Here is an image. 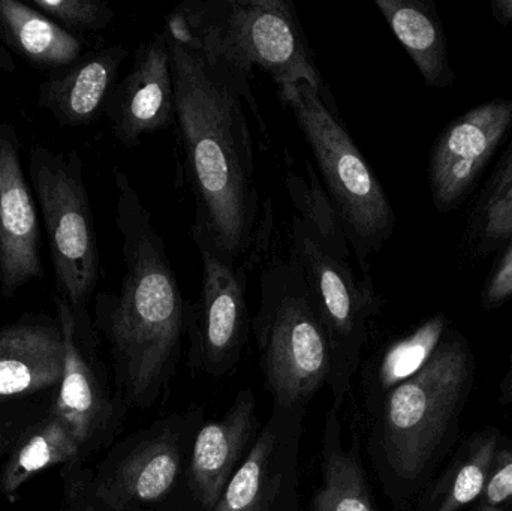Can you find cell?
I'll use <instances>...</instances> for the list:
<instances>
[{
  "label": "cell",
  "instance_id": "6da1fadb",
  "mask_svg": "<svg viewBox=\"0 0 512 511\" xmlns=\"http://www.w3.org/2000/svg\"><path fill=\"white\" fill-rule=\"evenodd\" d=\"M176 126L195 200L192 239L227 263L248 258L258 236L255 153L242 95L168 35Z\"/></svg>",
  "mask_w": 512,
  "mask_h": 511
},
{
  "label": "cell",
  "instance_id": "7a4b0ae2",
  "mask_svg": "<svg viewBox=\"0 0 512 511\" xmlns=\"http://www.w3.org/2000/svg\"><path fill=\"white\" fill-rule=\"evenodd\" d=\"M113 179L125 272L119 294L98 297L99 321L126 399L134 407L150 408L176 375L191 303L128 174L116 167Z\"/></svg>",
  "mask_w": 512,
  "mask_h": 511
},
{
  "label": "cell",
  "instance_id": "3957f363",
  "mask_svg": "<svg viewBox=\"0 0 512 511\" xmlns=\"http://www.w3.org/2000/svg\"><path fill=\"white\" fill-rule=\"evenodd\" d=\"M475 380L471 344L450 327L415 377L364 405L367 453L394 510H414L453 452Z\"/></svg>",
  "mask_w": 512,
  "mask_h": 511
},
{
  "label": "cell",
  "instance_id": "277c9868",
  "mask_svg": "<svg viewBox=\"0 0 512 511\" xmlns=\"http://www.w3.org/2000/svg\"><path fill=\"white\" fill-rule=\"evenodd\" d=\"M165 30L230 81L262 132L264 119L252 90L255 69L277 87L307 83L336 105L288 0H185L168 14Z\"/></svg>",
  "mask_w": 512,
  "mask_h": 511
},
{
  "label": "cell",
  "instance_id": "5b68a950",
  "mask_svg": "<svg viewBox=\"0 0 512 511\" xmlns=\"http://www.w3.org/2000/svg\"><path fill=\"white\" fill-rule=\"evenodd\" d=\"M252 332L273 407H307L330 377L331 344L306 275L291 254L271 255L262 264Z\"/></svg>",
  "mask_w": 512,
  "mask_h": 511
},
{
  "label": "cell",
  "instance_id": "8992f818",
  "mask_svg": "<svg viewBox=\"0 0 512 511\" xmlns=\"http://www.w3.org/2000/svg\"><path fill=\"white\" fill-rule=\"evenodd\" d=\"M316 162L318 177L333 201L352 255L364 275L369 260L393 237L396 216L378 176L343 125L336 105L307 83L279 87Z\"/></svg>",
  "mask_w": 512,
  "mask_h": 511
},
{
  "label": "cell",
  "instance_id": "52a82bcc",
  "mask_svg": "<svg viewBox=\"0 0 512 511\" xmlns=\"http://www.w3.org/2000/svg\"><path fill=\"white\" fill-rule=\"evenodd\" d=\"M29 177L44 219L59 297L83 308L99 281L101 255L83 159L78 152L29 149Z\"/></svg>",
  "mask_w": 512,
  "mask_h": 511
},
{
  "label": "cell",
  "instance_id": "ba28073f",
  "mask_svg": "<svg viewBox=\"0 0 512 511\" xmlns=\"http://www.w3.org/2000/svg\"><path fill=\"white\" fill-rule=\"evenodd\" d=\"M298 261L324 320L331 344V371L327 380L333 405L342 410L352 380L363 365L370 327L382 309V297L372 276L358 278L351 261L331 254L294 213L291 252Z\"/></svg>",
  "mask_w": 512,
  "mask_h": 511
},
{
  "label": "cell",
  "instance_id": "9c48e42d",
  "mask_svg": "<svg viewBox=\"0 0 512 511\" xmlns=\"http://www.w3.org/2000/svg\"><path fill=\"white\" fill-rule=\"evenodd\" d=\"M265 221L242 266L227 263L210 251L201 240H194L203 264V282L197 303L189 312V366L212 378L236 371L252 332L248 306V269L261 252Z\"/></svg>",
  "mask_w": 512,
  "mask_h": 511
},
{
  "label": "cell",
  "instance_id": "30bf717a",
  "mask_svg": "<svg viewBox=\"0 0 512 511\" xmlns=\"http://www.w3.org/2000/svg\"><path fill=\"white\" fill-rule=\"evenodd\" d=\"M204 411L192 407L168 413L138 432L102 477L96 495L114 510L159 503L173 492L188 471L192 443L203 426Z\"/></svg>",
  "mask_w": 512,
  "mask_h": 511
},
{
  "label": "cell",
  "instance_id": "8fae6325",
  "mask_svg": "<svg viewBox=\"0 0 512 511\" xmlns=\"http://www.w3.org/2000/svg\"><path fill=\"white\" fill-rule=\"evenodd\" d=\"M307 407H273L213 511H301L300 446Z\"/></svg>",
  "mask_w": 512,
  "mask_h": 511
},
{
  "label": "cell",
  "instance_id": "7c38bea8",
  "mask_svg": "<svg viewBox=\"0 0 512 511\" xmlns=\"http://www.w3.org/2000/svg\"><path fill=\"white\" fill-rule=\"evenodd\" d=\"M512 128V98L477 105L445 126L430 156L433 204L441 213L460 206Z\"/></svg>",
  "mask_w": 512,
  "mask_h": 511
},
{
  "label": "cell",
  "instance_id": "4fadbf2b",
  "mask_svg": "<svg viewBox=\"0 0 512 511\" xmlns=\"http://www.w3.org/2000/svg\"><path fill=\"white\" fill-rule=\"evenodd\" d=\"M104 114L114 137L126 147L138 146L144 135L176 125L167 30L141 42L128 75L114 87Z\"/></svg>",
  "mask_w": 512,
  "mask_h": 511
},
{
  "label": "cell",
  "instance_id": "5bb4252c",
  "mask_svg": "<svg viewBox=\"0 0 512 511\" xmlns=\"http://www.w3.org/2000/svg\"><path fill=\"white\" fill-rule=\"evenodd\" d=\"M20 149L14 126L0 120V290L5 297L44 276L38 204L24 176Z\"/></svg>",
  "mask_w": 512,
  "mask_h": 511
},
{
  "label": "cell",
  "instance_id": "9a60e30c",
  "mask_svg": "<svg viewBox=\"0 0 512 511\" xmlns=\"http://www.w3.org/2000/svg\"><path fill=\"white\" fill-rule=\"evenodd\" d=\"M254 392L240 390L221 419L198 429L188 464V485L201 509L213 511L254 447L262 426Z\"/></svg>",
  "mask_w": 512,
  "mask_h": 511
},
{
  "label": "cell",
  "instance_id": "2e32d148",
  "mask_svg": "<svg viewBox=\"0 0 512 511\" xmlns=\"http://www.w3.org/2000/svg\"><path fill=\"white\" fill-rule=\"evenodd\" d=\"M129 50L108 45L83 54L77 62L51 72L39 87L38 105L60 126L75 128L96 122L117 86V75Z\"/></svg>",
  "mask_w": 512,
  "mask_h": 511
},
{
  "label": "cell",
  "instance_id": "e0dca14e",
  "mask_svg": "<svg viewBox=\"0 0 512 511\" xmlns=\"http://www.w3.org/2000/svg\"><path fill=\"white\" fill-rule=\"evenodd\" d=\"M56 303L65 347L56 417L65 423L78 444L83 446L107 428L113 419V404L104 398L98 377L78 347L74 308L62 297Z\"/></svg>",
  "mask_w": 512,
  "mask_h": 511
},
{
  "label": "cell",
  "instance_id": "ac0fdd59",
  "mask_svg": "<svg viewBox=\"0 0 512 511\" xmlns=\"http://www.w3.org/2000/svg\"><path fill=\"white\" fill-rule=\"evenodd\" d=\"M62 332L45 324H14L0 329V398L27 395L62 378Z\"/></svg>",
  "mask_w": 512,
  "mask_h": 511
},
{
  "label": "cell",
  "instance_id": "d6986e66",
  "mask_svg": "<svg viewBox=\"0 0 512 511\" xmlns=\"http://www.w3.org/2000/svg\"><path fill=\"white\" fill-rule=\"evenodd\" d=\"M337 408L325 413L322 431V482L310 511H379L361 458L360 438L345 440Z\"/></svg>",
  "mask_w": 512,
  "mask_h": 511
},
{
  "label": "cell",
  "instance_id": "ffe728a7",
  "mask_svg": "<svg viewBox=\"0 0 512 511\" xmlns=\"http://www.w3.org/2000/svg\"><path fill=\"white\" fill-rule=\"evenodd\" d=\"M376 8L417 66L427 86H453L447 36L435 3L424 0H375Z\"/></svg>",
  "mask_w": 512,
  "mask_h": 511
},
{
  "label": "cell",
  "instance_id": "44dd1931",
  "mask_svg": "<svg viewBox=\"0 0 512 511\" xmlns=\"http://www.w3.org/2000/svg\"><path fill=\"white\" fill-rule=\"evenodd\" d=\"M502 431L477 429L454 450L447 467L429 483L414 511H465L483 494Z\"/></svg>",
  "mask_w": 512,
  "mask_h": 511
},
{
  "label": "cell",
  "instance_id": "7402d4cb",
  "mask_svg": "<svg viewBox=\"0 0 512 511\" xmlns=\"http://www.w3.org/2000/svg\"><path fill=\"white\" fill-rule=\"evenodd\" d=\"M0 42L33 68L50 74L84 54V42L77 35L18 0H0Z\"/></svg>",
  "mask_w": 512,
  "mask_h": 511
},
{
  "label": "cell",
  "instance_id": "603a6c76",
  "mask_svg": "<svg viewBox=\"0 0 512 511\" xmlns=\"http://www.w3.org/2000/svg\"><path fill=\"white\" fill-rule=\"evenodd\" d=\"M450 329L444 312L432 315L414 332L388 344L381 353L361 365L364 405L378 401L406 383L427 365Z\"/></svg>",
  "mask_w": 512,
  "mask_h": 511
},
{
  "label": "cell",
  "instance_id": "cb8c5ba5",
  "mask_svg": "<svg viewBox=\"0 0 512 511\" xmlns=\"http://www.w3.org/2000/svg\"><path fill=\"white\" fill-rule=\"evenodd\" d=\"M306 167L307 176L286 171V191L297 209V215L331 254L351 261L352 249L342 219L309 161H306Z\"/></svg>",
  "mask_w": 512,
  "mask_h": 511
},
{
  "label": "cell",
  "instance_id": "d4e9b609",
  "mask_svg": "<svg viewBox=\"0 0 512 511\" xmlns=\"http://www.w3.org/2000/svg\"><path fill=\"white\" fill-rule=\"evenodd\" d=\"M80 447L65 423L54 416L39 426L9 458L0 482L2 491L6 495L14 494L30 477L45 468L77 458Z\"/></svg>",
  "mask_w": 512,
  "mask_h": 511
},
{
  "label": "cell",
  "instance_id": "484cf974",
  "mask_svg": "<svg viewBox=\"0 0 512 511\" xmlns=\"http://www.w3.org/2000/svg\"><path fill=\"white\" fill-rule=\"evenodd\" d=\"M29 3L77 36L105 29L114 18L111 6L98 0H30Z\"/></svg>",
  "mask_w": 512,
  "mask_h": 511
},
{
  "label": "cell",
  "instance_id": "4316f807",
  "mask_svg": "<svg viewBox=\"0 0 512 511\" xmlns=\"http://www.w3.org/2000/svg\"><path fill=\"white\" fill-rule=\"evenodd\" d=\"M471 236L475 252L481 257L498 251L504 243L512 240V189L472 216Z\"/></svg>",
  "mask_w": 512,
  "mask_h": 511
},
{
  "label": "cell",
  "instance_id": "83f0119b",
  "mask_svg": "<svg viewBox=\"0 0 512 511\" xmlns=\"http://www.w3.org/2000/svg\"><path fill=\"white\" fill-rule=\"evenodd\" d=\"M477 504L512 511V440L504 432L499 438L489 477Z\"/></svg>",
  "mask_w": 512,
  "mask_h": 511
},
{
  "label": "cell",
  "instance_id": "f1b7e54d",
  "mask_svg": "<svg viewBox=\"0 0 512 511\" xmlns=\"http://www.w3.org/2000/svg\"><path fill=\"white\" fill-rule=\"evenodd\" d=\"M512 299V240L490 273L481 293V303L486 311L501 308Z\"/></svg>",
  "mask_w": 512,
  "mask_h": 511
},
{
  "label": "cell",
  "instance_id": "f546056e",
  "mask_svg": "<svg viewBox=\"0 0 512 511\" xmlns=\"http://www.w3.org/2000/svg\"><path fill=\"white\" fill-rule=\"evenodd\" d=\"M510 189H512V146L505 153L504 161L499 164L493 176L490 177L489 183H487L483 195H481L480 201H478L475 212L486 209L490 204L504 197Z\"/></svg>",
  "mask_w": 512,
  "mask_h": 511
},
{
  "label": "cell",
  "instance_id": "4dcf8cb0",
  "mask_svg": "<svg viewBox=\"0 0 512 511\" xmlns=\"http://www.w3.org/2000/svg\"><path fill=\"white\" fill-rule=\"evenodd\" d=\"M493 18L502 26L512 24V0H493L490 3Z\"/></svg>",
  "mask_w": 512,
  "mask_h": 511
},
{
  "label": "cell",
  "instance_id": "1f68e13d",
  "mask_svg": "<svg viewBox=\"0 0 512 511\" xmlns=\"http://www.w3.org/2000/svg\"><path fill=\"white\" fill-rule=\"evenodd\" d=\"M499 402L502 405H512V353L504 380H502L501 386H499Z\"/></svg>",
  "mask_w": 512,
  "mask_h": 511
},
{
  "label": "cell",
  "instance_id": "d6a6232c",
  "mask_svg": "<svg viewBox=\"0 0 512 511\" xmlns=\"http://www.w3.org/2000/svg\"><path fill=\"white\" fill-rule=\"evenodd\" d=\"M17 71V65H15L14 57H12L11 51L2 45L0 42V72H15Z\"/></svg>",
  "mask_w": 512,
  "mask_h": 511
},
{
  "label": "cell",
  "instance_id": "836d02e7",
  "mask_svg": "<svg viewBox=\"0 0 512 511\" xmlns=\"http://www.w3.org/2000/svg\"><path fill=\"white\" fill-rule=\"evenodd\" d=\"M471 511H505L501 509H490V507L481 506V504H475Z\"/></svg>",
  "mask_w": 512,
  "mask_h": 511
}]
</instances>
